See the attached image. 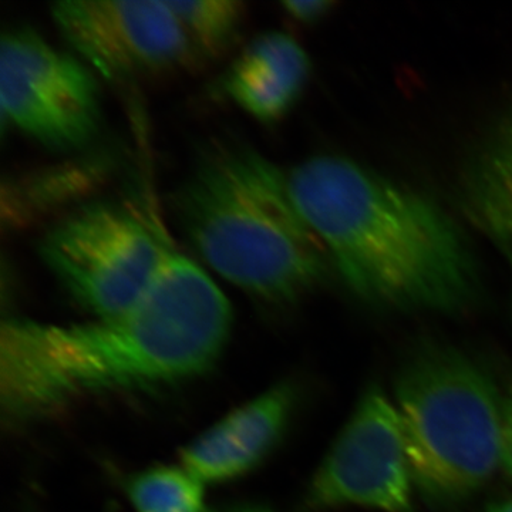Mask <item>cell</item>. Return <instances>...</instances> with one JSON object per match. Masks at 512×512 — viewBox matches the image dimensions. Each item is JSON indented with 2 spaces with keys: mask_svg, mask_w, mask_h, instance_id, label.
<instances>
[{
  "mask_svg": "<svg viewBox=\"0 0 512 512\" xmlns=\"http://www.w3.org/2000/svg\"><path fill=\"white\" fill-rule=\"evenodd\" d=\"M158 235L156 274L121 315L76 325L3 322L0 404L6 423L25 426L84 399L185 382L215 365L231 332V305L160 224Z\"/></svg>",
  "mask_w": 512,
  "mask_h": 512,
  "instance_id": "6da1fadb",
  "label": "cell"
},
{
  "mask_svg": "<svg viewBox=\"0 0 512 512\" xmlns=\"http://www.w3.org/2000/svg\"><path fill=\"white\" fill-rule=\"evenodd\" d=\"M127 494L140 512H208L201 481L184 467L141 471L128 481Z\"/></svg>",
  "mask_w": 512,
  "mask_h": 512,
  "instance_id": "4fadbf2b",
  "label": "cell"
},
{
  "mask_svg": "<svg viewBox=\"0 0 512 512\" xmlns=\"http://www.w3.org/2000/svg\"><path fill=\"white\" fill-rule=\"evenodd\" d=\"M311 72L305 49L274 30L255 37L239 53L222 79V92L259 123L275 124L301 99Z\"/></svg>",
  "mask_w": 512,
  "mask_h": 512,
  "instance_id": "30bf717a",
  "label": "cell"
},
{
  "mask_svg": "<svg viewBox=\"0 0 512 512\" xmlns=\"http://www.w3.org/2000/svg\"><path fill=\"white\" fill-rule=\"evenodd\" d=\"M208 512H276L272 508L259 504H231Z\"/></svg>",
  "mask_w": 512,
  "mask_h": 512,
  "instance_id": "2e32d148",
  "label": "cell"
},
{
  "mask_svg": "<svg viewBox=\"0 0 512 512\" xmlns=\"http://www.w3.org/2000/svg\"><path fill=\"white\" fill-rule=\"evenodd\" d=\"M457 198L470 224L512 261V110L471 148L458 177Z\"/></svg>",
  "mask_w": 512,
  "mask_h": 512,
  "instance_id": "8fae6325",
  "label": "cell"
},
{
  "mask_svg": "<svg viewBox=\"0 0 512 512\" xmlns=\"http://www.w3.org/2000/svg\"><path fill=\"white\" fill-rule=\"evenodd\" d=\"M198 59H220L234 46L244 25L239 0H167Z\"/></svg>",
  "mask_w": 512,
  "mask_h": 512,
  "instance_id": "7c38bea8",
  "label": "cell"
},
{
  "mask_svg": "<svg viewBox=\"0 0 512 512\" xmlns=\"http://www.w3.org/2000/svg\"><path fill=\"white\" fill-rule=\"evenodd\" d=\"M296 205L350 292L376 309L457 315L481 295L466 235L426 195L340 156L288 171Z\"/></svg>",
  "mask_w": 512,
  "mask_h": 512,
  "instance_id": "7a4b0ae2",
  "label": "cell"
},
{
  "mask_svg": "<svg viewBox=\"0 0 512 512\" xmlns=\"http://www.w3.org/2000/svg\"><path fill=\"white\" fill-rule=\"evenodd\" d=\"M295 404V386L276 384L188 444L181 453V463L201 483H222L244 476L278 446Z\"/></svg>",
  "mask_w": 512,
  "mask_h": 512,
  "instance_id": "9c48e42d",
  "label": "cell"
},
{
  "mask_svg": "<svg viewBox=\"0 0 512 512\" xmlns=\"http://www.w3.org/2000/svg\"><path fill=\"white\" fill-rule=\"evenodd\" d=\"M503 389V434H501V470L512 481V379Z\"/></svg>",
  "mask_w": 512,
  "mask_h": 512,
  "instance_id": "5bb4252c",
  "label": "cell"
},
{
  "mask_svg": "<svg viewBox=\"0 0 512 512\" xmlns=\"http://www.w3.org/2000/svg\"><path fill=\"white\" fill-rule=\"evenodd\" d=\"M414 493L396 406L379 384H372L313 476L306 508L413 512Z\"/></svg>",
  "mask_w": 512,
  "mask_h": 512,
  "instance_id": "52a82bcc",
  "label": "cell"
},
{
  "mask_svg": "<svg viewBox=\"0 0 512 512\" xmlns=\"http://www.w3.org/2000/svg\"><path fill=\"white\" fill-rule=\"evenodd\" d=\"M0 103L16 130L53 150H80L100 131L96 74L29 28L3 33Z\"/></svg>",
  "mask_w": 512,
  "mask_h": 512,
  "instance_id": "8992f818",
  "label": "cell"
},
{
  "mask_svg": "<svg viewBox=\"0 0 512 512\" xmlns=\"http://www.w3.org/2000/svg\"><path fill=\"white\" fill-rule=\"evenodd\" d=\"M52 16L76 56L113 82L174 72L198 59L167 0H64Z\"/></svg>",
  "mask_w": 512,
  "mask_h": 512,
  "instance_id": "ba28073f",
  "label": "cell"
},
{
  "mask_svg": "<svg viewBox=\"0 0 512 512\" xmlns=\"http://www.w3.org/2000/svg\"><path fill=\"white\" fill-rule=\"evenodd\" d=\"M335 3L329 0H286L282 2V8L296 22L315 23L325 18Z\"/></svg>",
  "mask_w": 512,
  "mask_h": 512,
  "instance_id": "9a60e30c",
  "label": "cell"
},
{
  "mask_svg": "<svg viewBox=\"0 0 512 512\" xmlns=\"http://www.w3.org/2000/svg\"><path fill=\"white\" fill-rule=\"evenodd\" d=\"M394 406L414 491L433 510H456L501 470L503 389L464 350L423 342L400 366Z\"/></svg>",
  "mask_w": 512,
  "mask_h": 512,
  "instance_id": "277c9868",
  "label": "cell"
},
{
  "mask_svg": "<svg viewBox=\"0 0 512 512\" xmlns=\"http://www.w3.org/2000/svg\"><path fill=\"white\" fill-rule=\"evenodd\" d=\"M483 512H512V498L487 505Z\"/></svg>",
  "mask_w": 512,
  "mask_h": 512,
  "instance_id": "e0dca14e",
  "label": "cell"
},
{
  "mask_svg": "<svg viewBox=\"0 0 512 512\" xmlns=\"http://www.w3.org/2000/svg\"><path fill=\"white\" fill-rule=\"evenodd\" d=\"M39 255L74 301L96 319L114 318L156 274L158 222L117 202H90L47 229Z\"/></svg>",
  "mask_w": 512,
  "mask_h": 512,
  "instance_id": "5b68a950",
  "label": "cell"
},
{
  "mask_svg": "<svg viewBox=\"0 0 512 512\" xmlns=\"http://www.w3.org/2000/svg\"><path fill=\"white\" fill-rule=\"evenodd\" d=\"M188 244L229 284L291 305L329 274V256L296 205L288 171L237 137L214 138L174 192Z\"/></svg>",
  "mask_w": 512,
  "mask_h": 512,
  "instance_id": "3957f363",
  "label": "cell"
}]
</instances>
